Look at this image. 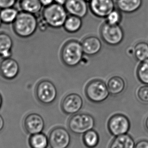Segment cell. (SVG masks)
<instances>
[{
  "label": "cell",
  "instance_id": "1",
  "mask_svg": "<svg viewBox=\"0 0 148 148\" xmlns=\"http://www.w3.org/2000/svg\"><path fill=\"white\" fill-rule=\"evenodd\" d=\"M15 34L21 38H28L38 29V17L34 14L21 11L13 23Z\"/></svg>",
  "mask_w": 148,
  "mask_h": 148
},
{
  "label": "cell",
  "instance_id": "2",
  "mask_svg": "<svg viewBox=\"0 0 148 148\" xmlns=\"http://www.w3.org/2000/svg\"><path fill=\"white\" fill-rule=\"evenodd\" d=\"M84 51L81 42L71 40L66 42L61 50V59L68 67H75L82 62Z\"/></svg>",
  "mask_w": 148,
  "mask_h": 148
},
{
  "label": "cell",
  "instance_id": "3",
  "mask_svg": "<svg viewBox=\"0 0 148 148\" xmlns=\"http://www.w3.org/2000/svg\"><path fill=\"white\" fill-rule=\"evenodd\" d=\"M41 15L50 27L60 28L63 26L68 16V13L64 6L53 3L44 7Z\"/></svg>",
  "mask_w": 148,
  "mask_h": 148
},
{
  "label": "cell",
  "instance_id": "4",
  "mask_svg": "<svg viewBox=\"0 0 148 148\" xmlns=\"http://www.w3.org/2000/svg\"><path fill=\"white\" fill-rule=\"evenodd\" d=\"M86 98L94 103H101L107 100L110 94L107 84L99 79H95L87 84L85 88Z\"/></svg>",
  "mask_w": 148,
  "mask_h": 148
},
{
  "label": "cell",
  "instance_id": "5",
  "mask_svg": "<svg viewBox=\"0 0 148 148\" xmlns=\"http://www.w3.org/2000/svg\"><path fill=\"white\" fill-rule=\"evenodd\" d=\"M95 125L94 117L87 113L74 114L68 120V128L74 134H84L88 130H92Z\"/></svg>",
  "mask_w": 148,
  "mask_h": 148
},
{
  "label": "cell",
  "instance_id": "6",
  "mask_svg": "<svg viewBox=\"0 0 148 148\" xmlns=\"http://www.w3.org/2000/svg\"><path fill=\"white\" fill-rule=\"evenodd\" d=\"M100 34L102 40L111 46L120 44L124 38V31L119 25H112L106 21L102 24Z\"/></svg>",
  "mask_w": 148,
  "mask_h": 148
},
{
  "label": "cell",
  "instance_id": "7",
  "mask_svg": "<svg viewBox=\"0 0 148 148\" xmlns=\"http://www.w3.org/2000/svg\"><path fill=\"white\" fill-rule=\"evenodd\" d=\"M35 94L37 100L42 104L50 105L56 100L57 90L52 82L44 79L36 84Z\"/></svg>",
  "mask_w": 148,
  "mask_h": 148
},
{
  "label": "cell",
  "instance_id": "8",
  "mask_svg": "<svg viewBox=\"0 0 148 148\" xmlns=\"http://www.w3.org/2000/svg\"><path fill=\"white\" fill-rule=\"evenodd\" d=\"M108 129L113 136H117L126 134L130 127V123L128 118L123 114H115L108 120Z\"/></svg>",
  "mask_w": 148,
  "mask_h": 148
},
{
  "label": "cell",
  "instance_id": "9",
  "mask_svg": "<svg viewBox=\"0 0 148 148\" xmlns=\"http://www.w3.org/2000/svg\"><path fill=\"white\" fill-rule=\"evenodd\" d=\"M48 140L51 148H67L70 145L71 136L65 128L56 127L50 132Z\"/></svg>",
  "mask_w": 148,
  "mask_h": 148
},
{
  "label": "cell",
  "instance_id": "10",
  "mask_svg": "<svg viewBox=\"0 0 148 148\" xmlns=\"http://www.w3.org/2000/svg\"><path fill=\"white\" fill-rule=\"evenodd\" d=\"M114 0H91L88 3L89 10L93 15L99 18H105L115 9Z\"/></svg>",
  "mask_w": 148,
  "mask_h": 148
},
{
  "label": "cell",
  "instance_id": "11",
  "mask_svg": "<svg viewBox=\"0 0 148 148\" xmlns=\"http://www.w3.org/2000/svg\"><path fill=\"white\" fill-rule=\"evenodd\" d=\"M83 105L82 97L76 93H71L67 95L62 100L61 108L65 114L73 115L79 112Z\"/></svg>",
  "mask_w": 148,
  "mask_h": 148
},
{
  "label": "cell",
  "instance_id": "12",
  "mask_svg": "<svg viewBox=\"0 0 148 148\" xmlns=\"http://www.w3.org/2000/svg\"><path fill=\"white\" fill-rule=\"evenodd\" d=\"M23 127L28 134H36L44 130L45 121L40 114L32 113L27 115L23 120Z\"/></svg>",
  "mask_w": 148,
  "mask_h": 148
},
{
  "label": "cell",
  "instance_id": "13",
  "mask_svg": "<svg viewBox=\"0 0 148 148\" xmlns=\"http://www.w3.org/2000/svg\"><path fill=\"white\" fill-rule=\"evenodd\" d=\"M19 70L18 62L13 58H4L0 62V75L5 79H14L18 76Z\"/></svg>",
  "mask_w": 148,
  "mask_h": 148
},
{
  "label": "cell",
  "instance_id": "14",
  "mask_svg": "<svg viewBox=\"0 0 148 148\" xmlns=\"http://www.w3.org/2000/svg\"><path fill=\"white\" fill-rule=\"evenodd\" d=\"M64 7L69 15L84 18L88 13L89 7L85 0H67Z\"/></svg>",
  "mask_w": 148,
  "mask_h": 148
},
{
  "label": "cell",
  "instance_id": "15",
  "mask_svg": "<svg viewBox=\"0 0 148 148\" xmlns=\"http://www.w3.org/2000/svg\"><path fill=\"white\" fill-rule=\"evenodd\" d=\"M84 54L87 56H94L101 51L102 44L100 39L94 36H87L81 42Z\"/></svg>",
  "mask_w": 148,
  "mask_h": 148
},
{
  "label": "cell",
  "instance_id": "16",
  "mask_svg": "<svg viewBox=\"0 0 148 148\" xmlns=\"http://www.w3.org/2000/svg\"><path fill=\"white\" fill-rule=\"evenodd\" d=\"M117 9L125 14H132L138 11L143 5V0H116Z\"/></svg>",
  "mask_w": 148,
  "mask_h": 148
},
{
  "label": "cell",
  "instance_id": "17",
  "mask_svg": "<svg viewBox=\"0 0 148 148\" xmlns=\"http://www.w3.org/2000/svg\"><path fill=\"white\" fill-rule=\"evenodd\" d=\"M13 42L9 34L0 33V56L2 58H10L12 56V49Z\"/></svg>",
  "mask_w": 148,
  "mask_h": 148
},
{
  "label": "cell",
  "instance_id": "18",
  "mask_svg": "<svg viewBox=\"0 0 148 148\" xmlns=\"http://www.w3.org/2000/svg\"><path fill=\"white\" fill-rule=\"evenodd\" d=\"M107 86L110 95L116 96L123 92L125 88V82L120 76H112L108 79Z\"/></svg>",
  "mask_w": 148,
  "mask_h": 148
},
{
  "label": "cell",
  "instance_id": "19",
  "mask_svg": "<svg viewBox=\"0 0 148 148\" xmlns=\"http://www.w3.org/2000/svg\"><path fill=\"white\" fill-rule=\"evenodd\" d=\"M135 146L132 137L124 134L116 136L111 143L109 148H134Z\"/></svg>",
  "mask_w": 148,
  "mask_h": 148
},
{
  "label": "cell",
  "instance_id": "20",
  "mask_svg": "<svg viewBox=\"0 0 148 148\" xmlns=\"http://www.w3.org/2000/svg\"><path fill=\"white\" fill-rule=\"evenodd\" d=\"M20 7L22 11L36 16L42 12L43 7L40 0H22Z\"/></svg>",
  "mask_w": 148,
  "mask_h": 148
},
{
  "label": "cell",
  "instance_id": "21",
  "mask_svg": "<svg viewBox=\"0 0 148 148\" xmlns=\"http://www.w3.org/2000/svg\"><path fill=\"white\" fill-rule=\"evenodd\" d=\"M82 18L77 16L68 15L63 27L68 33H76L82 27Z\"/></svg>",
  "mask_w": 148,
  "mask_h": 148
},
{
  "label": "cell",
  "instance_id": "22",
  "mask_svg": "<svg viewBox=\"0 0 148 148\" xmlns=\"http://www.w3.org/2000/svg\"><path fill=\"white\" fill-rule=\"evenodd\" d=\"M28 143L30 148H47L49 145L48 138L42 132L32 134L28 140Z\"/></svg>",
  "mask_w": 148,
  "mask_h": 148
},
{
  "label": "cell",
  "instance_id": "23",
  "mask_svg": "<svg viewBox=\"0 0 148 148\" xmlns=\"http://www.w3.org/2000/svg\"><path fill=\"white\" fill-rule=\"evenodd\" d=\"M19 11L13 7L1 9L0 17L2 22L5 24L13 23L19 14Z\"/></svg>",
  "mask_w": 148,
  "mask_h": 148
},
{
  "label": "cell",
  "instance_id": "24",
  "mask_svg": "<svg viewBox=\"0 0 148 148\" xmlns=\"http://www.w3.org/2000/svg\"><path fill=\"white\" fill-rule=\"evenodd\" d=\"M99 136L96 130L93 129L84 133L82 136V140L85 146L88 148L96 147L99 142Z\"/></svg>",
  "mask_w": 148,
  "mask_h": 148
},
{
  "label": "cell",
  "instance_id": "25",
  "mask_svg": "<svg viewBox=\"0 0 148 148\" xmlns=\"http://www.w3.org/2000/svg\"><path fill=\"white\" fill-rule=\"evenodd\" d=\"M134 56L140 62L148 59V44L146 42H140L136 45L134 50Z\"/></svg>",
  "mask_w": 148,
  "mask_h": 148
},
{
  "label": "cell",
  "instance_id": "26",
  "mask_svg": "<svg viewBox=\"0 0 148 148\" xmlns=\"http://www.w3.org/2000/svg\"><path fill=\"white\" fill-rule=\"evenodd\" d=\"M136 74L140 82L148 85V59L141 62L138 68Z\"/></svg>",
  "mask_w": 148,
  "mask_h": 148
},
{
  "label": "cell",
  "instance_id": "27",
  "mask_svg": "<svg viewBox=\"0 0 148 148\" xmlns=\"http://www.w3.org/2000/svg\"><path fill=\"white\" fill-rule=\"evenodd\" d=\"M105 19V21L109 24L119 25L120 22L122 21V12L115 8L108 14Z\"/></svg>",
  "mask_w": 148,
  "mask_h": 148
},
{
  "label": "cell",
  "instance_id": "28",
  "mask_svg": "<svg viewBox=\"0 0 148 148\" xmlns=\"http://www.w3.org/2000/svg\"><path fill=\"white\" fill-rule=\"evenodd\" d=\"M138 97L142 102L148 103V86H141L138 91Z\"/></svg>",
  "mask_w": 148,
  "mask_h": 148
},
{
  "label": "cell",
  "instance_id": "29",
  "mask_svg": "<svg viewBox=\"0 0 148 148\" xmlns=\"http://www.w3.org/2000/svg\"><path fill=\"white\" fill-rule=\"evenodd\" d=\"M38 17V29L41 32H45L47 30V29L50 27L48 23H47L46 20H45L42 17V15L40 14L39 15H37Z\"/></svg>",
  "mask_w": 148,
  "mask_h": 148
},
{
  "label": "cell",
  "instance_id": "30",
  "mask_svg": "<svg viewBox=\"0 0 148 148\" xmlns=\"http://www.w3.org/2000/svg\"><path fill=\"white\" fill-rule=\"evenodd\" d=\"M16 2V0H0V9L13 7Z\"/></svg>",
  "mask_w": 148,
  "mask_h": 148
},
{
  "label": "cell",
  "instance_id": "31",
  "mask_svg": "<svg viewBox=\"0 0 148 148\" xmlns=\"http://www.w3.org/2000/svg\"><path fill=\"white\" fill-rule=\"evenodd\" d=\"M134 148H148V140H143L139 141Z\"/></svg>",
  "mask_w": 148,
  "mask_h": 148
},
{
  "label": "cell",
  "instance_id": "32",
  "mask_svg": "<svg viewBox=\"0 0 148 148\" xmlns=\"http://www.w3.org/2000/svg\"><path fill=\"white\" fill-rule=\"evenodd\" d=\"M43 7L50 6L54 3V0H40Z\"/></svg>",
  "mask_w": 148,
  "mask_h": 148
},
{
  "label": "cell",
  "instance_id": "33",
  "mask_svg": "<svg viewBox=\"0 0 148 148\" xmlns=\"http://www.w3.org/2000/svg\"><path fill=\"white\" fill-rule=\"evenodd\" d=\"M67 0H54V3L56 4L64 6L66 3Z\"/></svg>",
  "mask_w": 148,
  "mask_h": 148
},
{
  "label": "cell",
  "instance_id": "34",
  "mask_svg": "<svg viewBox=\"0 0 148 148\" xmlns=\"http://www.w3.org/2000/svg\"><path fill=\"white\" fill-rule=\"evenodd\" d=\"M4 125H5V122H4V119L0 115V132L4 128Z\"/></svg>",
  "mask_w": 148,
  "mask_h": 148
},
{
  "label": "cell",
  "instance_id": "35",
  "mask_svg": "<svg viewBox=\"0 0 148 148\" xmlns=\"http://www.w3.org/2000/svg\"><path fill=\"white\" fill-rule=\"evenodd\" d=\"M3 104V98H2V95L0 94V109L1 108Z\"/></svg>",
  "mask_w": 148,
  "mask_h": 148
},
{
  "label": "cell",
  "instance_id": "36",
  "mask_svg": "<svg viewBox=\"0 0 148 148\" xmlns=\"http://www.w3.org/2000/svg\"><path fill=\"white\" fill-rule=\"evenodd\" d=\"M145 126H146V128L148 131V117L147 118L146 121H145Z\"/></svg>",
  "mask_w": 148,
  "mask_h": 148
},
{
  "label": "cell",
  "instance_id": "37",
  "mask_svg": "<svg viewBox=\"0 0 148 148\" xmlns=\"http://www.w3.org/2000/svg\"><path fill=\"white\" fill-rule=\"evenodd\" d=\"M2 20H1V17H0V26L1 25V24H2Z\"/></svg>",
  "mask_w": 148,
  "mask_h": 148
},
{
  "label": "cell",
  "instance_id": "38",
  "mask_svg": "<svg viewBox=\"0 0 148 148\" xmlns=\"http://www.w3.org/2000/svg\"><path fill=\"white\" fill-rule=\"evenodd\" d=\"M86 2H88V3H89V2H90L91 0H85Z\"/></svg>",
  "mask_w": 148,
  "mask_h": 148
},
{
  "label": "cell",
  "instance_id": "39",
  "mask_svg": "<svg viewBox=\"0 0 148 148\" xmlns=\"http://www.w3.org/2000/svg\"><path fill=\"white\" fill-rule=\"evenodd\" d=\"M16 1H17H17H18V2H21V1H22V0H16Z\"/></svg>",
  "mask_w": 148,
  "mask_h": 148
}]
</instances>
